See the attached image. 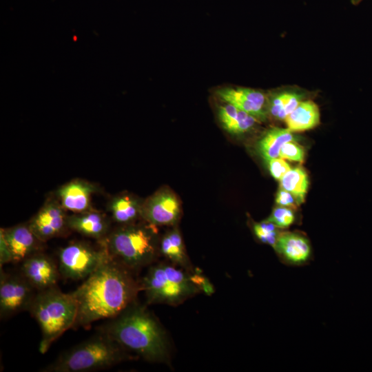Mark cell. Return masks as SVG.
<instances>
[{
	"label": "cell",
	"mask_w": 372,
	"mask_h": 372,
	"mask_svg": "<svg viewBox=\"0 0 372 372\" xmlns=\"http://www.w3.org/2000/svg\"><path fill=\"white\" fill-rule=\"evenodd\" d=\"M139 287L129 269L110 257L72 293L77 304L73 328L116 317L132 303Z\"/></svg>",
	"instance_id": "1"
},
{
	"label": "cell",
	"mask_w": 372,
	"mask_h": 372,
	"mask_svg": "<svg viewBox=\"0 0 372 372\" xmlns=\"http://www.w3.org/2000/svg\"><path fill=\"white\" fill-rule=\"evenodd\" d=\"M100 328L125 350L132 351L150 361L163 360L167 345L157 322L144 309L130 307Z\"/></svg>",
	"instance_id": "2"
},
{
	"label": "cell",
	"mask_w": 372,
	"mask_h": 372,
	"mask_svg": "<svg viewBox=\"0 0 372 372\" xmlns=\"http://www.w3.org/2000/svg\"><path fill=\"white\" fill-rule=\"evenodd\" d=\"M41 332L39 351L45 353L65 331L73 328L77 304L72 293H65L54 287L37 291L28 310Z\"/></svg>",
	"instance_id": "3"
},
{
	"label": "cell",
	"mask_w": 372,
	"mask_h": 372,
	"mask_svg": "<svg viewBox=\"0 0 372 372\" xmlns=\"http://www.w3.org/2000/svg\"><path fill=\"white\" fill-rule=\"evenodd\" d=\"M128 358L125 349L103 333L62 353L44 372H87L110 368Z\"/></svg>",
	"instance_id": "4"
},
{
	"label": "cell",
	"mask_w": 372,
	"mask_h": 372,
	"mask_svg": "<svg viewBox=\"0 0 372 372\" xmlns=\"http://www.w3.org/2000/svg\"><path fill=\"white\" fill-rule=\"evenodd\" d=\"M154 237L149 228L127 224L110 232L100 243L112 260L129 270L136 269L154 259Z\"/></svg>",
	"instance_id": "5"
},
{
	"label": "cell",
	"mask_w": 372,
	"mask_h": 372,
	"mask_svg": "<svg viewBox=\"0 0 372 372\" xmlns=\"http://www.w3.org/2000/svg\"><path fill=\"white\" fill-rule=\"evenodd\" d=\"M141 287L151 303H180L196 291L192 278L181 270L166 265L151 267Z\"/></svg>",
	"instance_id": "6"
},
{
	"label": "cell",
	"mask_w": 372,
	"mask_h": 372,
	"mask_svg": "<svg viewBox=\"0 0 372 372\" xmlns=\"http://www.w3.org/2000/svg\"><path fill=\"white\" fill-rule=\"evenodd\" d=\"M59 269L61 276L78 280L87 278L110 258L101 245L96 249L83 242H74L61 248L59 252Z\"/></svg>",
	"instance_id": "7"
},
{
	"label": "cell",
	"mask_w": 372,
	"mask_h": 372,
	"mask_svg": "<svg viewBox=\"0 0 372 372\" xmlns=\"http://www.w3.org/2000/svg\"><path fill=\"white\" fill-rule=\"evenodd\" d=\"M37 293L20 274L10 273L1 269L0 316L8 318L23 311H28Z\"/></svg>",
	"instance_id": "8"
},
{
	"label": "cell",
	"mask_w": 372,
	"mask_h": 372,
	"mask_svg": "<svg viewBox=\"0 0 372 372\" xmlns=\"http://www.w3.org/2000/svg\"><path fill=\"white\" fill-rule=\"evenodd\" d=\"M41 242L28 224L1 229V267L7 262H22L41 251Z\"/></svg>",
	"instance_id": "9"
},
{
	"label": "cell",
	"mask_w": 372,
	"mask_h": 372,
	"mask_svg": "<svg viewBox=\"0 0 372 372\" xmlns=\"http://www.w3.org/2000/svg\"><path fill=\"white\" fill-rule=\"evenodd\" d=\"M59 201L48 200L28 225L41 242L61 235L68 227V216Z\"/></svg>",
	"instance_id": "10"
},
{
	"label": "cell",
	"mask_w": 372,
	"mask_h": 372,
	"mask_svg": "<svg viewBox=\"0 0 372 372\" xmlns=\"http://www.w3.org/2000/svg\"><path fill=\"white\" fill-rule=\"evenodd\" d=\"M21 273L37 291L56 287L61 276L54 260L41 251L21 262Z\"/></svg>",
	"instance_id": "11"
},
{
	"label": "cell",
	"mask_w": 372,
	"mask_h": 372,
	"mask_svg": "<svg viewBox=\"0 0 372 372\" xmlns=\"http://www.w3.org/2000/svg\"><path fill=\"white\" fill-rule=\"evenodd\" d=\"M225 103L264 121L268 112V102L265 94L258 90L247 87H225L217 91Z\"/></svg>",
	"instance_id": "12"
},
{
	"label": "cell",
	"mask_w": 372,
	"mask_h": 372,
	"mask_svg": "<svg viewBox=\"0 0 372 372\" xmlns=\"http://www.w3.org/2000/svg\"><path fill=\"white\" fill-rule=\"evenodd\" d=\"M273 248L287 265L302 266L311 258V247L308 239L298 233L280 232Z\"/></svg>",
	"instance_id": "13"
},
{
	"label": "cell",
	"mask_w": 372,
	"mask_h": 372,
	"mask_svg": "<svg viewBox=\"0 0 372 372\" xmlns=\"http://www.w3.org/2000/svg\"><path fill=\"white\" fill-rule=\"evenodd\" d=\"M179 212V203L176 196L168 192H161L142 207L141 215L152 225H169L176 220Z\"/></svg>",
	"instance_id": "14"
},
{
	"label": "cell",
	"mask_w": 372,
	"mask_h": 372,
	"mask_svg": "<svg viewBox=\"0 0 372 372\" xmlns=\"http://www.w3.org/2000/svg\"><path fill=\"white\" fill-rule=\"evenodd\" d=\"M68 227L99 242L110 232L108 218L103 214L92 209L68 216Z\"/></svg>",
	"instance_id": "15"
},
{
	"label": "cell",
	"mask_w": 372,
	"mask_h": 372,
	"mask_svg": "<svg viewBox=\"0 0 372 372\" xmlns=\"http://www.w3.org/2000/svg\"><path fill=\"white\" fill-rule=\"evenodd\" d=\"M95 187L82 180L69 182L57 191L59 201L65 210L81 213L91 209L90 200Z\"/></svg>",
	"instance_id": "16"
},
{
	"label": "cell",
	"mask_w": 372,
	"mask_h": 372,
	"mask_svg": "<svg viewBox=\"0 0 372 372\" xmlns=\"http://www.w3.org/2000/svg\"><path fill=\"white\" fill-rule=\"evenodd\" d=\"M218 118L223 128L232 134H241L250 130L258 119L229 103L219 107Z\"/></svg>",
	"instance_id": "17"
},
{
	"label": "cell",
	"mask_w": 372,
	"mask_h": 372,
	"mask_svg": "<svg viewBox=\"0 0 372 372\" xmlns=\"http://www.w3.org/2000/svg\"><path fill=\"white\" fill-rule=\"evenodd\" d=\"M291 132H302L315 127L320 123L318 105L312 101H301L285 119Z\"/></svg>",
	"instance_id": "18"
},
{
	"label": "cell",
	"mask_w": 372,
	"mask_h": 372,
	"mask_svg": "<svg viewBox=\"0 0 372 372\" xmlns=\"http://www.w3.org/2000/svg\"><path fill=\"white\" fill-rule=\"evenodd\" d=\"M289 141H296V137L288 128L273 127L257 143L259 154L266 161L278 158L281 147Z\"/></svg>",
	"instance_id": "19"
},
{
	"label": "cell",
	"mask_w": 372,
	"mask_h": 372,
	"mask_svg": "<svg viewBox=\"0 0 372 372\" xmlns=\"http://www.w3.org/2000/svg\"><path fill=\"white\" fill-rule=\"evenodd\" d=\"M112 218L118 223L127 225L142 214V208L136 199L130 196L114 198L110 204Z\"/></svg>",
	"instance_id": "20"
},
{
	"label": "cell",
	"mask_w": 372,
	"mask_h": 372,
	"mask_svg": "<svg viewBox=\"0 0 372 372\" xmlns=\"http://www.w3.org/2000/svg\"><path fill=\"white\" fill-rule=\"evenodd\" d=\"M302 95L283 92L273 96L268 103V112L276 119L285 121L302 101Z\"/></svg>",
	"instance_id": "21"
},
{
	"label": "cell",
	"mask_w": 372,
	"mask_h": 372,
	"mask_svg": "<svg viewBox=\"0 0 372 372\" xmlns=\"http://www.w3.org/2000/svg\"><path fill=\"white\" fill-rule=\"evenodd\" d=\"M280 181V188L290 192L298 205L304 202L309 180L306 172L302 167L291 168Z\"/></svg>",
	"instance_id": "22"
},
{
	"label": "cell",
	"mask_w": 372,
	"mask_h": 372,
	"mask_svg": "<svg viewBox=\"0 0 372 372\" xmlns=\"http://www.w3.org/2000/svg\"><path fill=\"white\" fill-rule=\"evenodd\" d=\"M162 254L175 263L186 264V256L182 238L178 231L167 234L161 244Z\"/></svg>",
	"instance_id": "23"
},
{
	"label": "cell",
	"mask_w": 372,
	"mask_h": 372,
	"mask_svg": "<svg viewBox=\"0 0 372 372\" xmlns=\"http://www.w3.org/2000/svg\"><path fill=\"white\" fill-rule=\"evenodd\" d=\"M253 228L255 235L261 242L275 247L280 232L273 223L266 220L254 224Z\"/></svg>",
	"instance_id": "24"
},
{
	"label": "cell",
	"mask_w": 372,
	"mask_h": 372,
	"mask_svg": "<svg viewBox=\"0 0 372 372\" xmlns=\"http://www.w3.org/2000/svg\"><path fill=\"white\" fill-rule=\"evenodd\" d=\"M267 220L273 223L278 228L285 229L294 223L295 215L291 209L280 206L275 208Z\"/></svg>",
	"instance_id": "25"
},
{
	"label": "cell",
	"mask_w": 372,
	"mask_h": 372,
	"mask_svg": "<svg viewBox=\"0 0 372 372\" xmlns=\"http://www.w3.org/2000/svg\"><path fill=\"white\" fill-rule=\"evenodd\" d=\"M279 157L292 161L302 162L304 158V152L303 148L296 141H289L281 147Z\"/></svg>",
	"instance_id": "26"
},
{
	"label": "cell",
	"mask_w": 372,
	"mask_h": 372,
	"mask_svg": "<svg viewBox=\"0 0 372 372\" xmlns=\"http://www.w3.org/2000/svg\"><path fill=\"white\" fill-rule=\"evenodd\" d=\"M271 176L280 180L282 177L291 169V166L282 158H275L267 161Z\"/></svg>",
	"instance_id": "27"
},
{
	"label": "cell",
	"mask_w": 372,
	"mask_h": 372,
	"mask_svg": "<svg viewBox=\"0 0 372 372\" xmlns=\"http://www.w3.org/2000/svg\"><path fill=\"white\" fill-rule=\"evenodd\" d=\"M276 203L282 207H296L298 204L295 198V197L288 191L280 188L278 190L276 198Z\"/></svg>",
	"instance_id": "28"
},
{
	"label": "cell",
	"mask_w": 372,
	"mask_h": 372,
	"mask_svg": "<svg viewBox=\"0 0 372 372\" xmlns=\"http://www.w3.org/2000/svg\"><path fill=\"white\" fill-rule=\"evenodd\" d=\"M362 0H351L353 4H358Z\"/></svg>",
	"instance_id": "29"
}]
</instances>
